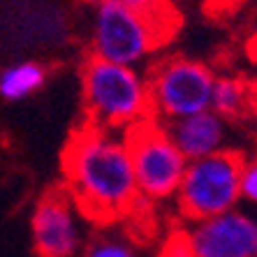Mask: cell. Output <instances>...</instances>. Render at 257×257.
Listing matches in <instances>:
<instances>
[{
  "mask_svg": "<svg viewBox=\"0 0 257 257\" xmlns=\"http://www.w3.org/2000/svg\"><path fill=\"white\" fill-rule=\"evenodd\" d=\"M160 257H195V255H192V248L188 243L186 234H176V236L167 239V243L162 245Z\"/></svg>",
  "mask_w": 257,
  "mask_h": 257,
  "instance_id": "cell-15",
  "label": "cell"
},
{
  "mask_svg": "<svg viewBox=\"0 0 257 257\" xmlns=\"http://www.w3.org/2000/svg\"><path fill=\"white\" fill-rule=\"evenodd\" d=\"M111 3L139 14V17L146 19L149 24H153L160 33H165V35H169L172 24L176 21L169 0H111Z\"/></svg>",
  "mask_w": 257,
  "mask_h": 257,
  "instance_id": "cell-12",
  "label": "cell"
},
{
  "mask_svg": "<svg viewBox=\"0 0 257 257\" xmlns=\"http://www.w3.org/2000/svg\"><path fill=\"white\" fill-rule=\"evenodd\" d=\"M79 3H84V5H100V3H102V0H79Z\"/></svg>",
  "mask_w": 257,
  "mask_h": 257,
  "instance_id": "cell-16",
  "label": "cell"
},
{
  "mask_svg": "<svg viewBox=\"0 0 257 257\" xmlns=\"http://www.w3.org/2000/svg\"><path fill=\"white\" fill-rule=\"evenodd\" d=\"M146 79L151 114L160 123H172L211 107L215 74L199 60L172 56L160 60Z\"/></svg>",
  "mask_w": 257,
  "mask_h": 257,
  "instance_id": "cell-4",
  "label": "cell"
},
{
  "mask_svg": "<svg viewBox=\"0 0 257 257\" xmlns=\"http://www.w3.org/2000/svg\"><path fill=\"white\" fill-rule=\"evenodd\" d=\"M195 257H257V218L232 209L192 222L186 234Z\"/></svg>",
  "mask_w": 257,
  "mask_h": 257,
  "instance_id": "cell-8",
  "label": "cell"
},
{
  "mask_svg": "<svg viewBox=\"0 0 257 257\" xmlns=\"http://www.w3.org/2000/svg\"><path fill=\"white\" fill-rule=\"evenodd\" d=\"M65 181L67 195L90 220L125 215L139 199L125 132L93 123L74 132L65 151Z\"/></svg>",
  "mask_w": 257,
  "mask_h": 257,
  "instance_id": "cell-1",
  "label": "cell"
},
{
  "mask_svg": "<svg viewBox=\"0 0 257 257\" xmlns=\"http://www.w3.org/2000/svg\"><path fill=\"white\" fill-rule=\"evenodd\" d=\"M165 130L188 162L218 153L227 142V120L211 109L165 123Z\"/></svg>",
  "mask_w": 257,
  "mask_h": 257,
  "instance_id": "cell-9",
  "label": "cell"
},
{
  "mask_svg": "<svg viewBox=\"0 0 257 257\" xmlns=\"http://www.w3.org/2000/svg\"><path fill=\"white\" fill-rule=\"evenodd\" d=\"M30 236L37 257H74L81 248V222L74 199L63 190L49 192L30 215Z\"/></svg>",
  "mask_w": 257,
  "mask_h": 257,
  "instance_id": "cell-7",
  "label": "cell"
},
{
  "mask_svg": "<svg viewBox=\"0 0 257 257\" xmlns=\"http://www.w3.org/2000/svg\"><path fill=\"white\" fill-rule=\"evenodd\" d=\"M47 84V67L37 60H14L0 70V97L21 102L35 95Z\"/></svg>",
  "mask_w": 257,
  "mask_h": 257,
  "instance_id": "cell-10",
  "label": "cell"
},
{
  "mask_svg": "<svg viewBox=\"0 0 257 257\" xmlns=\"http://www.w3.org/2000/svg\"><path fill=\"white\" fill-rule=\"evenodd\" d=\"M248 104V88L236 77H215L213 93H211V111L222 118H236L245 111Z\"/></svg>",
  "mask_w": 257,
  "mask_h": 257,
  "instance_id": "cell-11",
  "label": "cell"
},
{
  "mask_svg": "<svg viewBox=\"0 0 257 257\" xmlns=\"http://www.w3.org/2000/svg\"><path fill=\"white\" fill-rule=\"evenodd\" d=\"M139 197L169 199L176 195L188 160L169 139L165 123L153 116L125 132Z\"/></svg>",
  "mask_w": 257,
  "mask_h": 257,
  "instance_id": "cell-5",
  "label": "cell"
},
{
  "mask_svg": "<svg viewBox=\"0 0 257 257\" xmlns=\"http://www.w3.org/2000/svg\"><path fill=\"white\" fill-rule=\"evenodd\" d=\"M165 40L167 35L160 33L153 24L111 0H102L95 7V21H93L95 58L139 67Z\"/></svg>",
  "mask_w": 257,
  "mask_h": 257,
  "instance_id": "cell-6",
  "label": "cell"
},
{
  "mask_svg": "<svg viewBox=\"0 0 257 257\" xmlns=\"http://www.w3.org/2000/svg\"><path fill=\"white\" fill-rule=\"evenodd\" d=\"M81 90L88 120L104 130H130L151 118L149 79L139 67L90 56L81 67Z\"/></svg>",
  "mask_w": 257,
  "mask_h": 257,
  "instance_id": "cell-2",
  "label": "cell"
},
{
  "mask_svg": "<svg viewBox=\"0 0 257 257\" xmlns=\"http://www.w3.org/2000/svg\"><path fill=\"white\" fill-rule=\"evenodd\" d=\"M84 257H139V252L125 239L114 236V234H104V236H95L86 245Z\"/></svg>",
  "mask_w": 257,
  "mask_h": 257,
  "instance_id": "cell-13",
  "label": "cell"
},
{
  "mask_svg": "<svg viewBox=\"0 0 257 257\" xmlns=\"http://www.w3.org/2000/svg\"><path fill=\"white\" fill-rule=\"evenodd\" d=\"M241 169L243 156L227 149L190 160L174 195L181 213L197 222L236 209L241 202Z\"/></svg>",
  "mask_w": 257,
  "mask_h": 257,
  "instance_id": "cell-3",
  "label": "cell"
},
{
  "mask_svg": "<svg viewBox=\"0 0 257 257\" xmlns=\"http://www.w3.org/2000/svg\"><path fill=\"white\" fill-rule=\"evenodd\" d=\"M241 199L257 206V158L243 160V169H241Z\"/></svg>",
  "mask_w": 257,
  "mask_h": 257,
  "instance_id": "cell-14",
  "label": "cell"
}]
</instances>
